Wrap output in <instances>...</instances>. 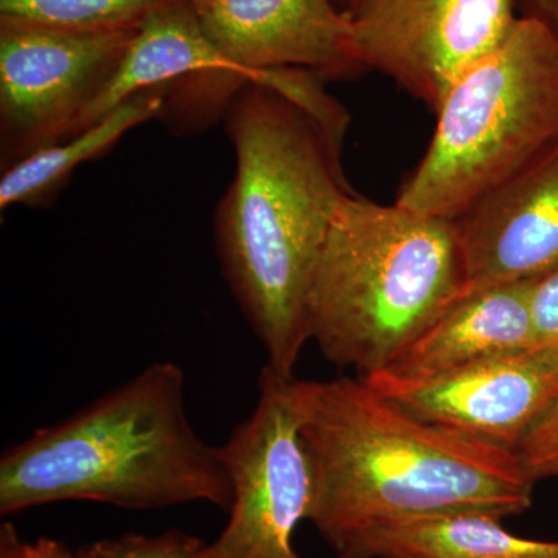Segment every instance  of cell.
I'll use <instances>...</instances> for the list:
<instances>
[{
	"instance_id": "1",
	"label": "cell",
	"mask_w": 558,
	"mask_h": 558,
	"mask_svg": "<svg viewBox=\"0 0 558 558\" xmlns=\"http://www.w3.org/2000/svg\"><path fill=\"white\" fill-rule=\"evenodd\" d=\"M236 172L215 211L223 278L266 365L293 376L311 341L307 296L340 205L348 113L306 70H270L222 117Z\"/></svg>"
},
{
	"instance_id": "2",
	"label": "cell",
	"mask_w": 558,
	"mask_h": 558,
	"mask_svg": "<svg viewBox=\"0 0 558 558\" xmlns=\"http://www.w3.org/2000/svg\"><path fill=\"white\" fill-rule=\"evenodd\" d=\"M301 439L312 473L307 521L333 553L392 521L450 512L505 520L534 499L515 451L429 424L362 377L304 380Z\"/></svg>"
},
{
	"instance_id": "3",
	"label": "cell",
	"mask_w": 558,
	"mask_h": 558,
	"mask_svg": "<svg viewBox=\"0 0 558 558\" xmlns=\"http://www.w3.org/2000/svg\"><path fill=\"white\" fill-rule=\"evenodd\" d=\"M68 501L128 510L205 502L229 512V470L219 447L191 425L178 363H150L64 421L2 451L0 515Z\"/></svg>"
},
{
	"instance_id": "4",
	"label": "cell",
	"mask_w": 558,
	"mask_h": 558,
	"mask_svg": "<svg viewBox=\"0 0 558 558\" xmlns=\"http://www.w3.org/2000/svg\"><path fill=\"white\" fill-rule=\"evenodd\" d=\"M469 290L457 220L354 193L340 205L312 278L311 341L333 365L371 376Z\"/></svg>"
},
{
	"instance_id": "5",
	"label": "cell",
	"mask_w": 558,
	"mask_h": 558,
	"mask_svg": "<svg viewBox=\"0 0 558 558\" xmlns=\"http://www.w3.org/2000/svg\"><path fill=\"white\" fill-rule=\"evenodd\" d=\"M396 204L457 220L558 143V39L520 16L508 38L453 84Z\"/></svg>"
},
{
	"instance_id": "6",
	"label": "cell",
	"mask_w": 558,
	"mask_h": 558,
	"mask_svg": "<svg viewBox=\"0 0 558 558\" xmlns=\"http://www.w3.org/2000/svg\"><path fill=\"white\" fill-rule=\"evenodd\" d=\"M303 413L304 380L264 366L255 409L219 446L233 486L229 521L194 558H301L293 538L312 502Z\"/></svg>"
},
{
	"instance_id": "7",
	"label": "cell",
	"mask_w": 558,
	"mask_h": 558,
	"mask_svg": "<svg viewBox=\"0 0 558 558\" xmlns=\"http://www.w3.org/2000/svg\"><path fill=\"white\" fill-rule=\"evenodd\" d=\"M138 31L75 32L0 21V167L78 134Z\"/></svg>"
},
{
	"instance_id": "8",
	"label": "cell",
	"mask_w": 558,
	"mask_h": 558,
	"mask_svg": "<svg viewBox=\"0 0 558 558\" xmlns=\"http://www.w3.org/2000/svg\"><path fill=\"white\" fill-rule=\"evenodd\" d=\"M519 0H351L352 50L433 113L469 69L502 43Z\"/></svg>"
},
{
	"instance_id": "9",
	"label": "cell",
	"mask_w": 558,
	"mask_h": 558,
	"mask_svg": "<svg viewBox=\"0 0 558 558\" xmlns=\"http://www.w3.org/2000/svg\"><path fill=\"white\" fill-rule=\"evenodd\" d=\"M414 416L515 451L558 392V344L486 360L425 380L362 377Z\"/></svg>"
},
{
	"instance_id": "10",
	"label": "cell",
	"mask_w": 558,
	"mask_h": 558,
	"mask_svg": "<svg viewBox=\"0 0 558 558\" xmlns=\"http://www.w3.org/2000/svg\"><path fill=\"white\" fill-rule=\"evenodd\" d=\"M202 31L252 80L299 69L322 80L365 72L352 50L351 27L332 0H189Z\"/></svg>"
},
{
	"instance_id": "11",
	"label": "cell",
	"mask_w": 558,
	"mask_h": 558,
	"mask_svg": "<svg viewBox=\"0 0 558 558\" xmlns=\"http://www.w3.org/2000/svg\"><path fill=\"white\" fill-rule=\"evenodd\" d=\"M457 223L470 290L557 270L558 143L481 197Z\"/></svg>"
},
{
	"instance_id": "12",
	"label": "cell",
	"mask_w": 558,
	"mask_h": 558,
	"mask_svg": "<svg viewBox=\"0 0 558 558\" xmlns=\"http://www.w3.org/2000/svg\"><path fill=\"white\" fill-rule=\"evenodd\" d=\"M532 281L470 290L379 373L425 380L537 347Z\"/></svg>"
},
{
	"instance_id": "13",
	"label": "cell",
	"mask_w": 558,
	"mask_h": 558,
	"mask_svg": "<svg viewBox=\"0 0 558 558\" xmlns=\"http://www.w3.org/2000/svg\"><path fill=\"white\" fill-rule=\"evenodd\" d=\"M498 517L450 512L392 521L363 532L339 558H558V542L519 537Z\"/></svg>"
},
{
	"instance_id": "14",
	"label": "cell",
	"mask_w": 558,
	"mask_h": 558,
	"mask_svg": "<svg viewBox=\"0 0 558 558\" xmlns=\"http://www.w3.org/2000/svg\"><path fill=\"white\" fill-rule=\"evenodd\" d=\"M168 87L138 92L86 130L7 168L0 180V209L50 208L81 165L105 157L140 124L161 120Z\"/></svg>"
},
{
	"instance_id": "15",
	"label": "cell",
	"mask_w": 558,
	"mask_h": 558,
	"mask_svg": "<svg viewBox=\"0 0 558 558\" xmlns=\"http://www.w3.org/2000/svg\"><path fill=\"white\" fill-rule=\"evenodd\" d=\"M175 0H0V21L75 32L138 31Z\"/></svg>"
},
{
	"instance_id": "16",
	"label": "cell",
	"mask_w": 558,
	"mask_h": 558,
	"mask_svg": "<svg viewBox=\"0 0 558 558\" xmlns=\"http://www.w3.org/2000/svg\"><path fill=\"white\" fill-rule=\"evenodd\" d=\"M201 538L172 527L156 535L126 534L102 538L78 549L81 558H194Z\"/></svg>"
},
{
	"instance_id": "17",
	"label": "cell",
	"mask_w": 558,
	"mask_h": 558,
	"mask_svg": "<svg viewBox=\"0 0 558 558\" xmlns=\"http://www.w3.org/2000/svg\"><path fill=\"white\" fill-rule=\"evenodd\" d=\"M515 454L535 483L539 480L558 478V392L537 421L524 433Z\"/></svg>"
},
{
	"instance_id": "18",
	"label": "cell",
	"mask_w": 558,
	"mask_h": 558,
	"mask_svg": "<svg viewBox=\"0 0 558 558\" xmlns=\"http://www.w3.org/2000/svg\"><path fill=\"white\" fill-rule=\"evenodd\" d=\"M532 317L539 344H558V269L532 281Z\"/></svg>"
},
{
	"instance_id": "19",
	"label": "cell",
	"mask_w": 558,
	"mask_h": 558,
	"mask_svg": "<svg viewBox=\"0 0 558 558\" xmlns=\"http://www.w3.org/2000/svg\"><path fill=\"white\" fill-rule=\"evenodd\" d=\"M0 558H81L68 546L53 538L40 537L28 542L21 537L10 521L0 524Z\"/></svg>"
},
{
	"instance_id": "20",
	"label": "cell",
	"mask_w": 558,
	"mask_h": 558,
	"mask_svg": "<svg viewBox=\"0 0 558 558\" xmlns=\"http://www.w3.org/2000/svg\"><path fill=\"white\" fill-rule=\"evenodd\" d=\"M520 16L542 22L558 39V0H519Z\"/></svg>"
},
{
	"instance_id": "21",
	"label": "cell",
	"mask_w": 558,
	"mask_h": 558,
	"mask_svg": "<svg viewBox=\"0 0 558 558\" xmlns=\"http://www.w3.org/2000/svg\"><path fill=\"white\" fill-rule=\"evenodd\" d=\"M333 3H336L337 9L340 11H344L347 9L348 3L351 2V0H332Z\"/></svg>"
}]
</instances>
